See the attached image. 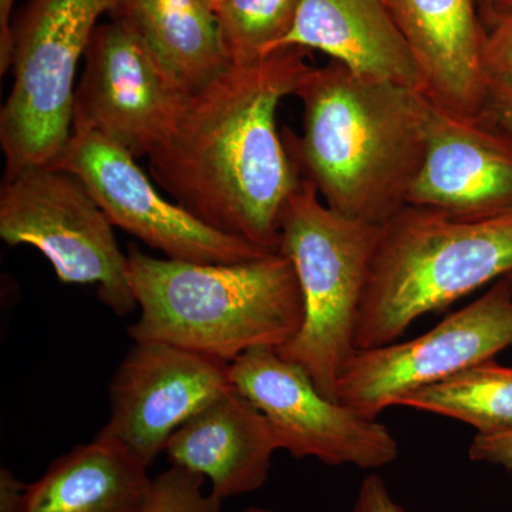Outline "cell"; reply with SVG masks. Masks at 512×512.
<instances>
[{"mask_svg":"<svg viewBox=\"0 0 512 512\" xmlns=\"http://www.w3.org/2000/svg\"><path fill=\"white\" fill-rule=\"evenodd\" d=\"M308 52L282 47L185 93L147 157L154 183L184 210L271 252L279 251L282 211L302 181L276 111L311 69Z\"/></svg>","mask_w":512,"mask_h":512,"instance_id":"obj_1","label":"cell"},{"mask_svg":"<svg viewBox=\"0 0 512 512\" xmlns=\"http://www.w3.org/2000/svg\"><path fill=\"white\" fill-rule=\"evenodd\" d=\"M302 134L282 133L303 180L333 211L382 225L407 205L426 146L430 100L357 76L335 60L312 67L295 94Z\"/></svg>","mask_w":512,"mask_h":512,"instance_id":"obj_2","label":"cell"},{"mask_svg":"<svg viewBox=\"0 0 512 512\" xmlns=\"http://www.w3.org/2000/svg\"><path fill=\"white\" fill-rule=\"evenodd\" d=\"M128 281L140 316L134 342H160L232 363L298 335L305 308L292 262L281 252L238 264L156 258L133 245Z\"/></svg>","mask_w":512,"mask_h":512,"instance_id":"obj_3","label":"cell"},{"mask_svg":"<svg viewBox=\"0 0 512 512\" xmlns=\"http://www.w3.org/2000/svg\"><path fill=\"white\" fill-rule=\"evenodd\" d=\"M512 272V211L460 218L406 205L380 225L357 313V350L397 342L413 322Z\"/></svg>","mask_w":512,"mask_h":512,"instance_id":"obj_4","label":"cell"},{"mask_svg":"<svg viewBox=\"0 0 512 512\" xmlns=\"http://www.w3.org/2000/svg\"><path fill=\"white\" fill-rule=\"evenodd\" d=\"M379 232L380 225L333 211L303 178L282 211L279 252L295 268L305 316L298 335L276 350L328 399L336 400L340 373L357 350V313Z\"/></svg>","mask_w":512,"mask_h":512,"instance_id":"obj_5","label":"cell"},{"mask_svg":"<svg viewBox=\"0 0 512 512\" xmlns=\"http://www.w3.org/2000/svg\"><path fill=\"white\" fill-rule=\"evenodd\" d=\"M117 0H26L13 18V84L0 110L5 171L53 164L72 137L77 66Z\"/></svg>","mask_w":512,"mask_h":512,"instance_id":"obj_6","label":"cell"},{"mask_svg":"<svg viewBox=\"0 0 512 512\" xmlns=\"http://www.w3.org/2000/svg\"><path fill=\"white\" fill-rule=\"evenodd\" d=\"M107 215L86 185L47 164L5 171L0 188V238L36 248L66 285H92L110 311L138 308L128 258Z\"/></svg>","mask_w":512,"mask_h":512,"instance_id":"obj_7","label":"cell"},{"mask_svg":"<svg viewBox=\"0 0 512 512\" xmlns=\"http://www.w3.org/2000/svg\"><path fill=\"white\" fill-rule=\"evenodd\" d=\"M512 346V288L501 278L466 308L407 342L356 350L336 383V400L376 420L407 394Z\"/></svg>","mask_w":512,"mask_h":512,"instance_id":"obj_8","label":"cell"},{"mask_svg":"<svg viewBox=\"0 0 512 512\" xmlns=\"http://www.w3.org/2000/svg\"><path fill=\"white\" fill-rule=\"evenodd\" d=\"M229 376L232 386L264 414L279 450L292 457L377 470L399 456V444L384 424L323 396L308 373L274 348L239 356L229 365Z\"/></svg>","mask_w":512,"mask_h":512,"instance_id":"obj_9","label":"cell"},{"mask_svg":"<svg viewBox=\"0 0 512 512\" xmlns=\"http://www.w3.org/2000/svg\"><path fill=\"white\" fill-rule=\"evenodd\" d=\"M79 178L114 227L165 258L195 264H238L272 254L247 239L224 234L165 200L137 158L94 134H72L55 163Z\"/></svg>","mask_w":512,"mask_h":512,"instance_id":"obj_10","label":"cell"},{"mask_svg":"<svg viewBox=\"0 0 512 512\" xmlns=\"http://www.w3.org/2000/svg\"><path fill=\"white\" fill-rule=\"evenodd\" d=\"M73 101L72 134H94L150 156L183 101L146 46L117 20L97 26Z\"/></svg>","mask_w":512,"mask_h":512,"instance_id":"obj_11","label":"cell"},{"mask_svg":"<svg viewBox=\"0 0 512 512\" xmlns=\"http://www.w3.org/2000/svg\"><path fill=\"white\" fill-rule=\"evenodd\" d=\"M229 365L167 343L134 342L111 379L110 417L96 439L150 467L185 421L234 387Z\"/></svg>","mask_w":512,"mask_h":512,"instance_id":"obj_12","label":"cell"},{"mask_svg":"<svg viewBox=\"0 0 512 512\" xmlns=\"http://www.w3.org/2000/svg\"><path fill=\"white\" fill-rule=\"evenodd\" d=\"M407 205L460 218L512 211V134L488 117H461L431 103L426 146Z\"/></svg>","mask_w":512,"mask_h":512,"instance_id":"obj_13","label":"cell"},{"mask_svg":"<svg viewBox=\"0 0 512 512\" xmlns=\"http://www.w3.org/2000/svg\"><path fill=\"white\" fill-rule=\"evenodd\" d=\"M424 80V96L461 117L485 116V26L478 0H384Z\"/></svg>","mask_w":512,"mask_h":512,"instance_id":"obj_14","label":"cell"},{"mask_svg":"<svg viewBox=\"0 0 512 512\" xmlns=\"http://www.w3.org/2000/svg\"><path fill=\"white\" fill-rule=\"evenodd\" d=\"M279 450L264 414L235 387L185 421L168 440L171 466L210 480L218 500L264 487Z\"/></svg>","mask_w":512,"mask_h":512,"instance_id":"obj_15","label":"cell"},{"mask_svg":"<svg viewBox=\"0 0 512 512\" xmlns=\"http://www.w3.org/2000/svg\"><path fill=\"white\" fill-rule=\"evenodd\" d=\"M282 47L319 50L360 77L424 94V80L384 0H302Z\"/></svg>","mask_w":512,"mask_h":512,"instance_id":"obj_16","label":"cell"},{"mask_svg":"<svg viewBox=\"0 0 512 512\" xmlns=\"http://www.w3.org/2000/svg\"><path fill=\"white\" fill-rule=\"evenodd\" d=\"M151 481L147 464L119 444L94 437L25 484L15 512H137Z\"/></svg>","mask_w":512,"mask_h":512,"instance_id":"obj_17","label":"cell"},{"mask_svg":"<svg viewBox=\"0 0 512 512\" xmlns=\"http://www.w3.org/2000/svg\"><path fill=\"white\" fill-rule=\"evenodd\" d=\"M110 16L140 39L181 93L198 89L231 66L217 15L205 0H117Z\"/></svg>","mask_w":512,"mask_h":512,"instance_id":"obj_18","label":"cell"},{"mask_svg":"<svg viewBox=\"0 0 512 512\" xmlns=\"http://www.w3.org/2000/svg\"><path fill=\"white\" fill-rule=\"evenodd\" d=\"M397 406L461 421L477 434L512 431V366L488 360L407 394Z\"/></svg>","mask_w":512,"mask_h":512,"instance_id":"obj_19","label":"cell"},{"mask_svg":"<svg viewBox=\"0 0 512 512\" xmlns=\"http://www.w3.org/2000/svg\"><path fill=\"white\" fill-rule=\"evenodd\" d=\"M302 0H228L218 10L229 64H249L279 49L291 33Z\"/></svg>","mask_w":512,"mask_h":512,"instance_id":"obj_20","label":"cell"},{"mask_svg":"<svg viewBox=\"0 0 512 512\" xmlns=\"http://www.w3.org/2000/svg\"><path fill=\"white\" fill-rule=\"evenodd\" d=\"M204 484V477L171 466L153 478L137 512H221L222 501L204 493Z\"/></svg>","mask_w":512,"mask_h":512,"instance_id":"obj_21","label":"cell"},{"mask_svg":"<svg viewBox=\"0 0 512 512\" xmlns=\"http://www.w3.org/2000/svg\"><path fill=\"white\" fill-rule=\"evenodd\" d=\"M483 59L490 83L512 90V8L497 10L484 20Z\"/></svg>","mask_w":512,"mask_h":512,"instance_id":"obj_22","label":"cell"},{"mask_svg":"<svg viewBox=\"0 0 512 512\" xmlns=\"http://www.w3.org/2000/svg\"><path fill=\"white\" fill-rule=\"evenodd\" d=\"M468 456L477 463L494 464L512 470V431L476 434L468 448Z\"/></svg>","mask_w":512,"mask_h":512,"instance_id":"obj_23","label":"cell"},{"mask_svg":"<svg viewBox=\"0 0 512 512\" xmlns=\"http://www.w3.org/2000/svg\"><path fill=\"white\" fill-rule=\"evenodd\" d=\"M349 512H409L402 504L394 500L386 483L372 474L360 485L352 508Z\"/></svg>","mask_w":512,"mask_h":512,"instance_id":"obj_24","label":"cell"},{"mask_svg":"<svg viewBox=\"0 0 512 512\" xmlns=\"http://www.w3.org/2000/svg\"><path fill=\"white\" fill-rule=\"evenodd\" d=\"M484 117L512 134V90L501 84L491 83Z\"/></svg>","mask_w":512,"mask_h":512,"instance_id":"obj_25","label":"cell"},{"mask_svg":"<svg viewBox=\"0 0 512 512\" xmlns=\"http://www.w3.org/2000/svg\"><path fill=\"white\" fill-rule=\"evenodd\" d=\"M15 3L16 0H0V73L2 76L12 67V25Z\"/></svg>","mask_w":512,"mask_h":512,"instance_id":"obj_26","label":"cell"},{"mask_svg":"<svg viewBox=\"0 0 512 512\" xmlns=\"http://www.w3.org/2000/svg\"><path fill=\"white\" fill-rule=\"evenodd\" d=\"M512 8V0H483L480 3V13L483 22L488 16L493 15L497 10Z\"/></svg>","mask_w":512,"mask_h":512,"instance_id":"obj_27","label":"cell"},{"mask_svg":"<svg viewBox=\"0 0 512 512\" xmlns=\"http://www.w3.org/2000/svg\"><path fill=\"white\" fill-rule=\"evenodd\" d=\"M205 2H207L208 6H210V8L214 10L215 13H217L218 10H220L222 6L225 5V2H228V0H205Z\"/></svg>","mask_w":512,"mask_h":512,"instance_id":"obj_28","label":"cell"},{"mask_svg":"<svg viewBox=\"0 0 512 512\" xmlns=\"http://www.w3.org/2000/svg\"><path fill=\"white\" fill-rule=\"evenodd\" d=\"M241 512H276L274 510H268V508L251 507Z\"/></svg>","mask_w":512,"mask_h":512,"instance_id":"obj_29","label":"cell"},{"mask_svg":"<svg viewBox=\"0 0 512 512\" xmlns=\"http://www.w3.org/2000/svg\"><path fill=\"white\" fill-rule=\"evenodd\" d=\"M505 279H507L508 284H510V285H511V288H512V272H510V274H508L507 276H505Z\"/></svg>","mask_w":512,"mask_h":512,"instance_id":"obj_30","label":"cell"},{"mask_svg":"<svg viewBox=\"0 0 512 512\" xmlns=\"http://www.w3.org/2000/svg\"><path fill=\"white\" fill-rule=\"evenodd\" d=\"M481 2H483V0H478V6H480Z\"/></svg>","mask_w":512,"mask_h":512,"instance_id":"obj_31","label":"cell"}]
</instances>
